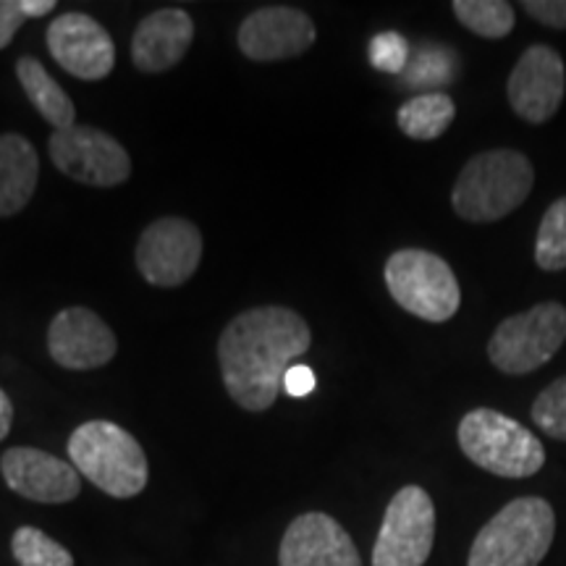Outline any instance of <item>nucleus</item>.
<instances>
[{
	"label": "nucleus",
	"mask_w": 566,
	"mask_h": 566,
	"mask_svg": "<svg viewBox=\"0 0 566 566\" xmlns=\"http://www.w3.org/2000/svg\"><path fill=\"white\" fill-rule=\"evenodd\" d=\"M313 344L300 313L279 304L244 310L218 338L226 391L247 412H265L283 391V375Z\"/></svg>",
	"instance_id": "f257e3e1"
},
{
	"label": "nucleus",
	"mask_w": 566,
	"mask_h": 566,
	"mask_svg": "<svg viewBox=\"0 0 566 566\" xmlns=\"http://www.w3.org/2000/svg\"><path fill=\"white\" fill-rule=\"evenodd\" d=\"M533 163L516 150H485L467 160L451 192V208L472 223H493L533 192Z\"/></svg>",
	"instance_id": "f03ea898"
},
{
	"label": "nucleus",
	"mask_w": 566,
	"mask_h": 566,
	"mask_svg": "<svg viewBox=\"0 0 566 566\" xmlns=\"http://www.w3.org/2000/svg\"><path fill=\"white\" fill-rule=\"evenodd\" d=\"M554 535V506L541 495H522L509 501L475 535L467 566H541Z\"/></svg>",
	"instance_id": "7ed1b4c3"
},
{
	"label": "nucleus",
	"mask_w": 566,
	"mask_h": 566,
	"mask_svg": "<svg viewBox=\"0 0 566 566\" xmlns=\"http://www.w3.org/2000/svg\"><path fill=\"white\" fill-rule=\"evenodd\" d=\"M69 457L76 472L113 499H134L147 488L150 467L142 446L116 422H84L69 438Z\"/></svg>",
	"instance_id": "20e7f679"
},
{
	"label": "nucleus",
	"mask_w": 566,
	"mask_h": 566,
	"mask_svg": "<svg viewBox=\"0 0 566 566\" xmlns=\"http://www.w3.org/2000/svg\"><path fill=\"white\" fill-rule=\"evenodd\" d=\"M464 457L499 478H533L546 464V449L533 430L512 417L480 407L462 417L457 430Z\"/></svg>",
	"instance_id": "39448f33"
},
{
	"label": "nucleus",
	"mask_w": 566,
	"mask_h": 566,
	"mask_svg": "<svg viewBox=\"0 0 566 566\" xmlns=\"http://www.w3.org/2000/svg\"><path fill=\"white\" fill-rule=\"evenodd\" d=\"M388 294L401 310L428 323H446L462 304V289L451 265L428 250L394 252L386 263Z\"/></svg>",
	"instance_id": "423d86ee"
},
{
	"label": "nucleus",
	"mask_w": 566,
	"mask_h": 566,
	"mask_svg": "<svg viewBox=\"0 0 566 566\" xmlns=\"http://www.w3.org/2000/svg\"><path fill=\"white\" fill-rule=\"evenodd\" d=\"M566 342V307L541 302L506 317L488 342V359L506 375H525L556 357Z\"/></svg>",
	"instance_id": "0eeeda50"
},
{
	"label": "nucleus",
	"mask_w": 566,
	"mask_h": 566,
	"mask_svg": "<svg viewBox=\"0 0 566 566\" xmlns=\"http://www.w3.org/2000/svg\"><path fill=\"white\" fill-rule=\"evenodd\" d=\"M433 543V499L420 485H407L386 509L384 525L373 546V566H424Z\"/></svg>",
	"instance_id": "6e6552de"
},
{
	"label": "nucleus",
	"mask_w": 566,
	"mask_h": 566,
	"mask_svg": "<svg viewBox=\"0 0 566 566\" xmlns=\"http://www.w3.org/2000/svg\"><path fill=\"white\" fill-rule=\"evenodd\" d=\"M48 153L61 174L87 187H118L132 174V158L126 147L95 126L74 124L63 132H53Z\"/></svg>",
	"instance_id": "1a4fd4ad"
},
{
	"label": "nucleus",
	"mask_w": 566,
	"mask_h": 566,
	"mask_svg": "<svg viewBox=\"0 0 566 566\" xmlns=\"http://www.w3.org/2000/svg\"><path fill=\"white\" fill-rule=\"evenodd\" d=\"M202 263V233L187 218H160L137 244V268L147 283L174 289L187 283Z\"/></svg>",
	"instance_id": "9d476101"
},
{
	"label": "nucleus",
	"mask_w": 566,
	"mask_h": 566,
	"mask_svg": "<svg viewBox=\"0 0 566 566\" xmlns=\"http://www.w3.org/2000/svg\"><path fill=\"white\" fill-rule=\"evenodd\" d=\"M566 92L564 59L554 48L533 45L509 74V105L522 122L546 124L562 108Z\"/></svg>",
	"instance_id": "9b49d317"
},
{
	"label": "nucleus",
	"mask_w": 566,
	"mask_h": 566,
	"mask_svg": "<svg viewBox=\"0 0 566 566\" xmlns=\"http://www.w3.org/2000/svg\"><path fill=\"white\" fill-rule=\"evenodd\" d=\"M48 48L59 66L76 80L101 82L116 66V45L103 24L87 13L69 11L48 27Z\"/></svg>",
	"instance_id": "f8f14e48"
},
{
	"label": "nucleus",
	"mask_w": 566,
	"mask_h": 566,
	"mask_svg": "<svg viewBox=\"0 0 566 566\" xmlns=\"http://www.w3.org/2000/svg\"><path fill=\"white\" fill-rule=\"evenodd\" d=\"M315 24L292 6H268L252 11L239 27V51L250 61L271 63L296 59L315 45Z\"/></svg>",
	"instance_id": "ddd939ff"
},
{
	"label": "nucleus",
	"mask_w": 566,
	"mask_h": 566,
	"mask_svg": "<svg viewBox=\"0 0 566 566\" xmlns=\"http://www.w3.org/2000/svg\"><path fill=\"white\" fill-rule=\"evenodd\" d=\"M116 336L101 315L87 307H66L48 328V352L66 370H95L116 357Z\"/></svg>",
	"instance_id": "4468645a"
},
{
	"label": "nucleus",
	"mask_w": 566,
	"mask_h": 566,
	"mask_svg": "<svg viewBox=\"0 0 566 566\" xmlns=\"http://www.w3.org/2000/svg\"><path fill=\"white\" fill-rule=\"evenodd\" d=\"M0 472L6 485L38 504H69L82 491L80 472L74 464L48 454V451L17 446L0 457Z\"/></svg>",
	"instance_id": "2eb2a0df"
},
{
	"label": "nucleus",
	"mask_w": 566,
	"mask_h": 566,
	"mask_svg": "<svg viewBox=\"0 0 566 566\" xmlns=\"http://www.w3.org/2000/svg\"><path fill=\"white\" fill-rule=\"evenodd\" d=\"M279 566H363V558L334 516L307 512L283 533Z\"/></svg>",
	"instance_id": "dca6fc26"
},
{
	"label": "nucleus",
	"mask_w": 566,
	"mask_h": 566,
	"mask_svg": "<svg viewBox=\"0 0 566 566\" xmlns=\"http://www.w3.org/2000/svg\"><path fill=\"white\" fill-rule=\"evenodd\" d=\"M195 40V21L181 9H160L139 21L132 38V61L145 74L179 66Z\"/></svg>",
	"instance_id": "f3484780"
},
{
	"label": "nucleus",
	"mask_w": 566,
	"mask_h": 566,
	"mask_svg": "<svg viewBox=\"0 0 566 566\" xmlns=\"http://www.w3.org/2000/svg\"><path fill=\"white\" fill-rule=\"evenodd\" d=\"M40 158L21 134H0V218L17 216L38 189Z\"/></svg>",
	"instance_id": "a211bd4d"
},
{
	"label": "nucleus",
	"mask_w": 566,
	"mask_h": 566,
	"mask_svg": "<svg viewBox=\"0 0 566 566\" xmlns=\"http://www.w3.org/2000/svg\"><path fill=\"white\" fill-rule=\"evenodd\" d=\"M17 76L21 87L27 92V97H30V103L34 105V111H38L55 132H63L76 124L74 103H71V97L63 92L61 84L48 74V69L42 66L38 59H32V55L19 59Z\"/></svg>",
	"instance_id": "6ab92c4d"
},
{
	"label": "nucleus",
	"mask_w": 566,
	"mask_h": 566,
	"mask_svg": "<svg viewBox=\"0 0 566 566\" xmlns=\"http://www.w3.org/2000/svg\"><path fill=\"white\" fill-rule=\"evenodd\" d=\"M457 116V105L446 92H424V95L409 97L396 113V124L409 139L430 142L438 139L449 129Z\"/></svg>",
	"instance_id": "aec40b11"
},
{
	"label": "nucleus",
	"mask_w": 566,
	"mask_h": 566,
	"mask_svg": "<svg viewBox=\"0 0 566 566\" xmlns=\"http://www.w3.org/2000/svg\"><path fill=\"white\" fill-rule=\"evenodd\" d=\"M454 17L467 30L485 40H501L514 30V6L506 0H457Z\"/></svg>",
	"instance_id": "412c9836"
},
{
	"label": "nucleus",
	"mask_w": 566,
	"mask_h": 566,
	"mask_svg": "<svg viewBox=\"0 0 566 566\" xmlns=\"http://www.w3.org/2000/svg\"><path fill=\"white\" fill-rule=\"evenodd\" d=\"M535 263L548 273L566 268V197H558L543 212L535 239Z\"/></svg>",
	"instance_id": "4be33fe9"
},
{
	"label": "nucleus",
	"mask_w": 566,
	"mask_h": 566,
	"mask_svg": "<svg viewBox=\"0 0 566 566\" xmlns=\"http://www.w3.org/2000/svg\"><path fill=\"white\" fill-rule=\"evenodd\" d=\"M11 551L19 566H74V556L38 527H19L11 537Z\"/></svg>",
	"instance_id": "5701e85b"
},
{
	"label": "nucleus",
	"mask_w": 566,
	"mask_h": 566,
	"mask_svg": "<svg viewBox=\"0 0 566 566\" xmlns=\"http://www.w3.org/2000/svg\"><path fill=\"white\" fill-rule=\"evenodd\" d=\"M530 415L548 438L566 443V375L537 394Z\"/></svg>",
	"instance_id": "b1692460"
},
{
	"label": "nucleus",
	"mask_w": 566,
	"mask_h": 566,
	"mask_svg": "<svg viewBox=\"0 0 566 566\" xmlns=\"http://www.w3.org/2000/svg\"><path fill=\"white\" fill-rule=\"evenodd\" d=\"M370 63L384 74H401L409 66V42L399 32H380L370 40Z\"/></svg>",
	"instance_id": "393cba45"
},
{
	"label": "nucleus",
	"mask_w": 566,
	"mask_h": 566,
	"mask_svg": "<svg viewBox=\"0 0 566 566\" xmlns=\"http://www.w3.org/2000/svg\"><path fill=\"white\" fill-rule=\"evenodd\" d=\"M407 74L412 84H446L454 80V61L449 51H422Z\"/></svg>",
	"instance_id": "a878e982"
},
{
	"label": "nucleus",
	"mask_w": 566,
	"mask_h": 566,
	"mask_svg": "<svg viewBox=\"0 0 566 566\" xmlns=\"http://www.w3.org/2000/svg\"><path fill=\"white\" fill-rule=\"evenodd\" d=\"M522 9L527 11V17L541 21L543 27L566 30V0H525Z\"/></svg>",
	"instance_id": "bb28decb"
},
{
	"label": "nucleus",
	"mask_w": 566,
	"mask_h": 566,
	"mask_svg": "<svg viewBox=\"0 0 566 566\" xmlns=\"http://www.w3.org/2000/svg\"><path fill=\"white\" fill-rule=\"evenodd\" d=\"M24 21L27 13L21 11V0H0V51L11 45Z\"/></svg>",
	"instance_id": "cd10ccee"
},
{
	"label": "nucleus",
	"mask_w": 566,
	"mask_h": 566,
	"mask_svg": "<svg viewBox=\"0 0 566 566\" xmlns=\"http://www.w3.org/2000/svg\"><path fill=\"white\" fill-rule=\"evenodd\" d=\"M317 380H315V373L310 370L307 365H292L289 367V373L283 375V391L289 396H294V399H304V396H310L315 391Z\"/></svg>",
	"instance_id": "c85d7f7f"
},
{
	"label": "nucleus",
	"mask_w": 566,
	"mask_h": 566,
	"mask_svg": "<svg viewBox=\"0 0 566 566\" xmlns=\"http://www.w3.org/2000/svg\"><path fill=\"white\" fill-rule=\"evenodd\" d=\"M11 422H13V405H11L9 394L0 388V441L11 433Z\"/></svg>",
	"instance_id": "c756f323"
}]
</instances>
